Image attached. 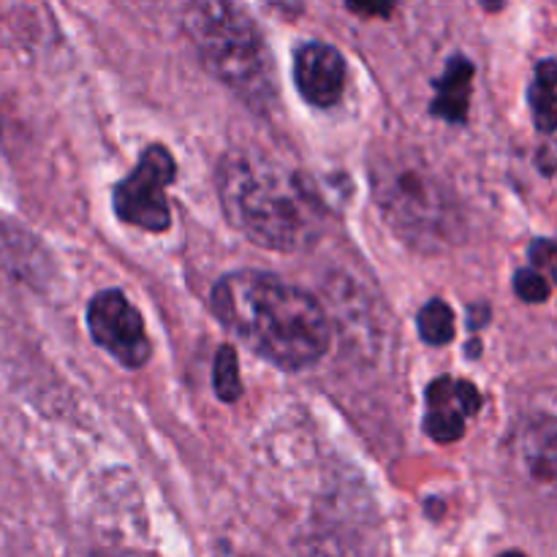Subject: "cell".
Instances as JSON below:
<instances>
[{"label": "cell", "instance_id": "cell-1", "mask_svg": "<svg viewBox=\"0 0 557 557\" xmlns=\"http://www.w3.org/2000/svg\"><path fill=\"white\" fill-rule=\"evenodd\" d=\"M210 305L243 346L283 370H305L330 351L324 305L270 272H228L212 288Z\"/></svg>", "mask_w": 557, "mask_h": 557}, {"label": "cell", "instance_id": "cell-7", "mask_svg": "<svg viewBox=\"0 0 557 557\" xmlns=\"http://www.w3.org/2000/svg\"><path fill=\"white\" fill-rule=\"evenodd\" d=\"M294 82L313 107H335L346 90V60L335 47L310 41L294 54Z\"/></svg>", "mask_w": 557, "mask_h": 557}, {"label": "cell", "instance_id": "cell-11", "mask_svg": "<svg viewBox=\"0 0 557 557\" xmlns=\"http://www.w3.org/2000/svg\"><path fill=\"white\" fill-rule=\"evenodd\" d=\"M212 384L221 400L234 403L243 392L239 384V370H237V351L232 346H223L215 357V370H212Z\"/></svg>", "mask_w": 557, "mask_h": 557}, {"label": "cell", "instance_id": "cell-17", "mask_svg": "<svg viewBox=\"0 0 557 557\" xmlns=\"http://www.w3.org/2000/svg\"><path fill=\"white\" fill-rule=\"evenodd\" d=\"M531 261L533 267H553L557 261V245L553 239H536L531 245Z\"/></svg>", "mask_w": 557, "mask_h": 557}, {"label": "cell", "instance_id": "cell-19", "mask_svg": "<svg viewBox=\"0 0 557 557\" xmlns=\"http://www.w3.org/2000/svg\"><path fill=\"white\" fill-rule=\"evenodd\" d=\"M536 163L544 174L557 172V141H549V145H544L542 150H539Z\"/></svg>", "mask_w": 557, "mask_h": 557}, {"label": "cell", "instance_id": "cell-4", "mask_svg": "<svg viewBox=\"0 0 557 557\" xmlns=\"http://www.w3.org/2000/svg\"><path fill=\"white\" fill-rule=\"evenodd\" d=\"M185 33L201 63L228 90L250 107L267 109L275 101V65L264 36L243 9L205 0L185 11Z\"/></svg>", "mask_w": 557, "mask_h": 557}, {"label": "cell", "instance_id": "cell-21", "mask_svg": "<svg viewBox=\"0 0 557 557\" xmlns=\"http://www.w3.org/2000/svg\"><path fill=\"white\" fill-rule=\"evenodd\" d=\"M90 557H145V555H136V553H123V549H107V553H96Z\"/></svg>", "mask_w": 557, "mask_h": 557}, {"label": "cell", "instance_id": "cell-24", "mask_svg": "<svg viewBox=\"0 0 557 557\" xmlns=\"http://www.w3.org/2000/svg\"><path fill=\"white\" fill-rule=\"evenodd\" d=\"M553 281L557 283V261H555V264H553Z\"/></svg>", "mask_w": 557, "mask_h": 557}, {"label": "cell", "instance_id": "cell-25", "mask_svg": "<svg viewBox=\"0 0 557 557\" xmlns=\"http://www.w3.org/2000/svg\"><path fill=\"white\" fill-rule=\"evenodd\" d=\"M319 557H346V555H326V553H321Z\"/></svg>", "mask_w": 557, "mask_h": 557}, {"label": "cell", "instance_id": "cell-6", "mask_svg": "<svg viewBox=\"0 0 557 557\" xmlns=\"http://www.w3.org/2000/svg\"><path fill=\"white\" fill-rule=\"evenodd\" d=\"M87 326L92 341L125 368L136 370L150 359V337L145 332L141 313L117 288H107L90 299Z\"/></svg>", "mask_w": 557, "mask_h": 557}, {"label": "cell", "instance_id": "cell-8", "mask_svg": "<svg viewBox=\"0 0 557 557\" xmlns=\"http://www.w3.org/2000/svg\"><path fill=\"white\" fill-rule=\"evenodd\" d=\"M517 460L536 487L557 493V422L533 419L517 433Z\"/></svg>", "mask_w": 557, "mask_h": 557}, {"label": "cell", "instance_id": "cell-10", "mask_svg": "<svg viewBox=\"0 0 557 557\" xmlns=\"http://www.w3.org/2000/svg\"><path fill=\"white\" fill-rule=\"evenodd\" d=\"M419 335L430 346H446L455 337V313L444 299H433L419 310Z\"/></svg>", "mask_w": 557, "mask_h": 557}, {"label": "cell", "instance_id": "cell-14", "mask_svg": "<svg viewBox=\"0 0 557 557\" xmlns=\"http://www.w3.org/2000/svg\"><path fill=\"white\" fill-rule=\"evenodd\" d=\"M515 292L522 302H544L549 297V283L536 270H520L515 275Z\"/></svg>", "mask_w": 557, "mask_h": 557}, {"label": "cell", "instance_id": "cell-18", "mask_svg": "<svg viewBox=\"0 0 557 557\" xmlns=\"http://www.w3.org/2000/svg\"><path fill=\"white\" fill-rule=\"evenodd\" d=\"M533 85L544 87V90H555L557 87V63L555 60H542L536 65V82Z\"/></svg>", "mask_w": 557, "mask_h": 557}, {"label": "cell", "instance_id": "cell-20", "mask_svg": "<svg viewBox=\"0 0 557 557\" xmlns=\"http://www.w3.org/2000/svg\"><path fill=\"white\" fill-rule=\"evenodd\" d=\"M487 321H490V308H487V305H473L471 313H468V326H471V330H482V326L487 324Z\"/></svg>", "mask_w": 557, "mask_h": 557}, {"label": "cell", "instance_id": "cell-16", "mask_svg": "<svg viewBox=\"0 0 557 557\" xmlns=\"http://www.w3.org/2000/svg\"><path fill=\"white\" fill-rule=\"evenodd\" d=\"M451 400H455V381L438 379L435 384H430L428 406L433 408V411H438V408H449Z\"/></svg>", "mask_w": 557, "mask_h": 557}, {"label": "cell", "instance_id": "cell-5", "mask_svg": "<svg viewBox=\"0 0 557 557\" xmlns=\"http://www.w3.org/2000/svg\"><path fill=\"white\" fill-rule=\"evenodd\" d=\"M177 163L172 152L161 145H150L141 152L139 163L114 188V212L123 223L145 232H166L172 210L166 201V185L174 183Z\"/></svg>", "mask_w": 557, "mask_h": 557}, {"label": "cell", "instance_id": "cell-12", "mask_svg": "<svg viewBox=\"0 0 557 557\" xmlns=\"http://www.w3.org/2000/svg\"><path fill=\"white\" fill-rule=\"evenodd\" d=\"M424 430H428L435 441H441V444H449V441L462 438V433H466V419H462L460 411L438 408V411H433L428 417Z\"/></svg>", "mask_w": 557, "mask_h": 557}, {"label": "cell", "instance_id": "cell-22", "mask_svg": "<svg viewBox=\"0 0 557 557\" xmlns=\"http://www.w3.org/2000/svg\"><path fill=\"white\" fill-rule=\"evenodd\" d=\"M479 348H482V343L479 341L468 343V357H479Z\"/></svg>", "mask_w": 557, "mask_h": 557}, {"label": "cell", "instance_id": "cell-15", "mask_svg": "<svg viewBox=\"0 0 557 557\" xmlns=\"http://www.w3.org/2000/svg\"><path fill=\"white\" fill-rule=\"evenodd\" d=\"M455 400L457 406H460L462 417H473V413H479V408H482V395H479L476 386L468 384V381H457Z\"/></svg>", "mask_w": 557, "mask_h": 557}, {"label": "cell", "instance_id": "cell-2", "mask_svg": "<svg viewBox=\"0 0 557 557\" xmlns=\"http://www.w3.org/2000/svg\"><path fill=\"white\" fill-rule=\"evenodd\" d=\"M218 196L232 226L261 248L297 253L319 243L324 207L313 185L261 152H228L218 166Z\"/></svg>", "mask_w": 557, "mask_h": 557}, {"label": "cell", "instance_id": "cell-3", "mask_svg": "<svg viewBox=\"0 0 557 557\" xmlns=\"http://www.w3.org/2000/svg\"><path fill=\"white\" fill-rule=\"evenodd\" d=\"M370 185L386 226L419 253H441L462 237L449 185L417 152L386 150L370 161Z\"/></svg>", "mask_w": 557, "mask_h": 557}, {"label": "cell", "instance_id": "cell-23", "mask_svg": "<svg viewBox=\"0 0 557 557\" xmlns=\"http://www.w3.org/2000/svg\"><path fill=\"white\" fill-rule=\"evenodd\" d=\"M500 557H525L522 553H504Z\"/></svg>", "mask_w": 557, "mask_h": 557}, {"label": "cell", "instance_id": "cell-9", "mask_svg": "<svg viewBox=\"0 0 557 557\" xmlns=\"http://www.w3.org/2000/svg\"><path fill=\"white\" fill-rule=\"evenodd\" d=\"M471 60L451 58L449 65H446V74L435 85L438 96L433 101V114L449 120V123H462L468 117V103H471Z\"/></svg>", "mask_w": 557, "mask_h": 557}, {"label": "cell", "instance_id": "cell-13", "mask_svg": "<svg viewBox=\"0 0 557 557\" xmlns=\"http://www.w3.org/2000/svg\"><path fill=\"white\" fill-rule=\"evenodd\" d=\"M528 101L533 107V120L542 134H553L557 131V96L555 90H544V87L533 85L528 92Z\"/></svg>", "mask_w": 557, "mask_h": 557}]
</instances>
